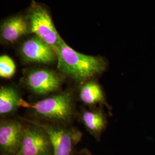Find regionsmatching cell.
<instances>
[{
  "instance_id": "cell-1",
  "label": "cell",
  "mask_w": 155,
  "mask_h": 155,
  "mask_svg": "<svg viewBox=\"0 0 155 155\" xmlns=\"http://www.w3.org/2000/svg\"><path fill=\"white\" fill-rule=\"evenodd\" d=\"M56 54L59 71L77 82L89 81L105 70L106 63L103 58L79 53L67 45L63 40Z\"/></svg>"
},
{
  "instance_id": "cell-2",
  "label": "cell",
  "mask_w": 155,
  "mask_h": 155,
  "mask_svg": "<svg viewBox=\"0 0 155 155\" xmlns=\"http://www.w3.org/2000/svg\"><path fill=\"white\" fill-rule=\"evenodd\" d=\"M18 106L31 109L39 116L58 122L68 121L74 114L72 97L66 93L56 94L35 103H28L20 99Z\"/></svg>"
},
{
  "instance_id": "cell-3",
  "label": "cell",
  "mask_w": 155,
  "mask_h": 155,
  "mask_svg": "<svg viewBox=\"0 0 155 155\" xmlns=\"http://www.w3.org/2000/svg\"><path fill=\"white\" fill-rule=\"evenodd\" d=\"M29 18L31 31L56 52L63 39L56 31L48 12L43 6L34 3L30 9Z\"/></svg>"
},
{
  "instance_id": "cell-4",
  "label": "cell",
  "mask_w": 155,
  "mask_h": 155,
  "mask_svg": "<svg viewBox=\"0 0 155 155\" xmlns=\"http://www.w3.org/2000/svg\"><path fill=\"white\" fill-rule=\"evenodd\" d=\"M41 128L50 139L53 155H71L74 145L81 137V133L72 129L52 126L27 120Z\"/></svg>"
},
{
  "instance_id": "cell-5",
  "label": "cell",
  "mask_w": 155,
  "mask_h": 155,
  "mask_svg": "<svg viewBox=\"0 0 155 155\" xmlns=\"http://www.w3.org/2000/svg\"><path fill=\"white\" fill-rule=\"evenodd\" d=\"M52 148L48 136L40 127L24 128L22 144L16 155H51Z\"/></svg>"
},
{
  "instance_id": "cell-6",
  "label": "cell",
  "mask_w": 155,
  "mask_h": 155,
  "mask_svg": "<svg viewBox=\"0 0 155 155\" xmlns=\"http://www.w3.org/2000/svg\"><path fill=\"white\" fill-rule=\"evenodd\" d=\"M63 82L61 75L47 69H35L28 72L25 83L35 94L45 95L59 89Z\"/></svg>"
},
{
  "instance_id": "cell-7",
  "label": "cell",
  "mask_w": 155,
  "mask_h": 155,
  "mask_svg": "<svg viewBox=\"0 0 155 155\" xmlns=\"http://www.w3.org/2000/svg\"><path fill=\"white\" fill-rule=\"evenodd\" d=\"M24 128L18 121L3 120L0 123V148L5 155H16L22 144Z\"/></svg>"
},
{
  "instance_id": "cell-8",
  "label": "cell",
  "mask_w": 155,
  "mask_h": 155,
  "mask_svg": "<svg viewBox=\"0 0 155 155\" xmlns=\"http://www.w3.org/2000/svg\"><path fill=\"white\" fill-rule=\"evenodd\" d=\"M20 54L25 61L49 64L57 58L54 49L38 37L28 39L22 44Z\"/></svg>"
},
{
  "instance_id": "cell-9",
  "label": "cell",
  "mask_w": 155,
  "mask_h": 155,
  "mask_svg": "<svg viewBox=\"0 0 155 155\" xmlns=\"http://www.w3.org/2000/svg\"><path fill=\"white\" fill-rule=\"evenodd\" d=\"M28 32L27 21L21 16L13 17L2 25L1 37L7 43H13Z\"/></svg>"
},
{
  "instance_id": "cell-10",
  "label": "cell",
  "mask_w": 155,
  "mask_h": 155,
  "mask_svg": "<svg viewBox=\"0 0 155 155\" xmlns=\"http://www.w3.org/2000/svg\"><path fill=\"white\" fill-rule=\"evenodd\" d=\"M79 97L83 103L87 105L104 104L105 102L101 87L94 81H87L83 84L80 89Z\"/></svg>"
},
{
  "instance_id": "cell-11",
  "label": "cell",
  "mask_w": 155,
  "mask_h": 155,
  "mask_svg": "<svg viewBox=\"0 0 155 155\" xmlns=\"http://www.w3.org/2000/svg\"><path fill=\"white\" fill-rule=\"evenodd\" d=\"M20 98L16 90L10 86H2L0 89V113H11L18 107Z\"/></svg>"
},
{
  "instance_id": "cell-12",
  "label": "cell",
  "mask_w": 155,
  "mask_h": 155,
  "mask_svg": "<svg viewBox=\"0 0 155 155\" xmlns=\"http://www.w3.org/2000/svg\"><path fill=\"white\" fill-rule=\"evenodd\" d=\"M82 120L89 132L94 135H99L105 126V119L99 111H84Z\"/></svg>"
},
{
  "instance_id": "cell-13",
  "label": "cell",
  "mask_w": 155,
  "mask_h": 155,
  "mask_svg": "<svg viewBox=\"0 0 155 155\" xmlns=\"http://www.w3.org/2000/svg\"><path fill=\"white\" fill-rule=\"evenodd\" d=\"M16 72V65L11 58L8 55L0 57V76L6 79L12 77Z\"/></svg>"
}]
</instances>
